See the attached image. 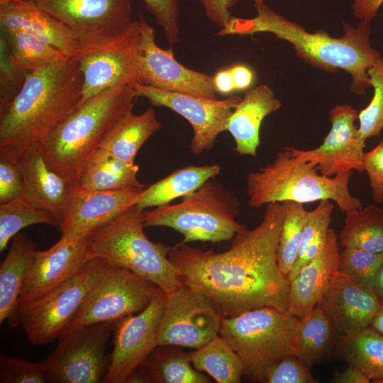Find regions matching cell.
<instances>
[{"label":"cell","instance_id":"cell-1","mask_svg":"<svg viewBox=\"0 0 383 383\" xmlns=\"http://www.w3.org/2000/svg\"><path fill=\"white\" fill-rule=\"evenodd\" d=\"M284 216L282 202L268 204L261 222L239 231L224 252L182 243L169 247L180 283L204 296L222 318L261 307L288 311L289 281L277 257Z\"/></svg>","mask_w":383,"mask_h":383},{"label":"cell","instance_id":"cell-2","mask_svg":"<svg viewBox=\"0 0 383 383\" xmlns=\"http://www.w3.org/2000/svg\"><path fill=\"white\" fill-rule=\"evenodd\" d=\"M83 76L79 60L67 57L25 74L20 89L0 114V157L16 162L42 150L76 110Z\"/></svg>","mask_w":383,"mask_h":383},{"label":"cell","instance_id":"cell-3","mask_svg":"<svg viewBox=\"0 0 383 383\" xmlns=\"http://www.w3.org/2000/svg\"><path fill=\"white\" fill-rule=\"evenodd\" d=\"M255 9L257 14L253 18L231 16L217 35L272 33L289 43L299 57L311 66L326 72H347L352 77L350 87L353 93L365 94L371 87L367 72L382 55L371 44L370 22L360 21L353 26L343 21L344 35L334 38L323 30L309 32L265 3L255 4Z\"/></svg>","mask_w":383,"mask_h":383},{"label":"cell","instance_id":"cell-4","mask_svg":"<svg viewBox=\"0 0 383 383\" xmlns=\"http://www.w3.org/2000/svg\"><path fill=\"white\" fill-rule=\"evenodd\" d=\"M138 98L132 87L121 85L105 89L78 106L42 150L49 167L70 187L78 185L87 162L109 130L133 111Z\"/></svg>","mask_w":383,"mask_h":383},{"label":"cell","instance_id":"cell-5","mask_svg":"<svg viewBox=\"0 0 383 383\" xmlns=\"http://www.w3.org/2000/svg\"><path fill=\"white\" fill-rule=\"evenodd\" d=\"M352 174L349 172L333 177L324 176L313 165L293 157L284 148L272 162L248 174V205L256 209L272 202L304 204L328 199L346 215L362 207L360 199L349 190Z\"/></svg>","mask_w":383,"mask_h":383},{"label":"cell","instance_id":"cell-6","mask_svg":"<svg viewBox=\"0 0 383 383\" xmlns=\"http://www.w3.org/2000/svg\"><path fill=\"white\" fill-rule=\"evenodd\" d=\"M142 212L135 204L94 231L89 238V259L101 258L129 270L167 295L182 284L168 257L169 247L145 234Z\"/></svg>","mask_w":383,"mask_h":383},{"label":"cell","instance_id":"cell-7","mask_svg":"<svg viewBox=\"0 0 383 383\" xmlns=\"http://www.w3.org/2000/svg\"><path fill=\"white\" fill-rule=\"evenodd\" d=\"M237 198L215 178L206 182L181 202L143 211L145 227L164 226L180 233L182 243L229 240L245 226L238 223Z\"/></svg>","mask_w":383,"mask_h":383},{"label":"cell","instance_id":"cell-8","mask_svg":"<svg viewBox=\"0 0 383 383\" xmlns=\"http://www.w3.org/2000/svg\"><path fill=\"white\" fill-rule=\"evenodd\" d=\"M299 318L288 311L261 307L222 318L219 335L242 361L244 375L264 382L267 370L288 355H296Z\"/></svg>","mask_w":383,"mask_h":383},{"label":"cell","instance_id":"cell-9","mask_svg":"<svg viewBox=\"0 0 383 383\" xmlns=\"http://www.w3.org/2000/svg\"><path fill=\"white\" fill-rule=\"evenodd\" d=\"M96 260L93 284L70 326L114 323L145 309L160 289L126 268L101 258Z\"/></svg>","mask_w":383,"mask_h":383},{"label":"cell","instance_id":"cell-10","mask_svg":"<svg viewBox=\"0 0 383 383\" xmlns=\"http://www.w3.org/2000/svg\"><path fill=\"white\" fill-rule=\"evenodd\" d=\"M74 34L81 55L105 48L128 30L131 0H29Z\"/></svg>","mask_w":383,"mask_h":383},{"label":"cell","instance_id":"cell-11","mask_svg":"<svg viewBox=\"0 0 383 383\" xmlns=\"http://www.w3.org/2000/svg\"><path fill=\"white\" fill-rule=\"evenodd\" d=\"M113 323L70 326L55 350L43 362L48 382H102L109 365L106 348Z\"/></svg>","mask_w":383,"mask_h":383},{"label":"cell","instance_id":"cell-12","mask_svg":"<svg viewBox=\"0 0 383 383\" xmlns=\"http://www.w3.org/2000/svg\"><path fill=\"white\" fill-rule=\"evenodd\" d=\"M92 259L78 274L32 301L19 303L20 323L28 340L44 345L57 340L79 313L95 278Z\"/></svg>","mask_w":383,"mask_h":383},{"label":"cell","instance_id":"cell-13","mask_svg":"<svg viewBox=\"0 0 383 383\" xmlns=\"http://www.w3.org/2000/svg\"><path fill=\"white\" fill-rule=\"evenodd\" d=\"M167 299L161 289L140 312L113 323V350L104 383H126L158 345L160 322Z\"/></svg>","mask_w":383,"mask_h":383},{"label":"cell","instance_id":"cell-14","mask_svg":"<svg viewBox=\"0 0 383 383\" xmlns=\"http://www.w3.org/2000/svg\"><path fill=\"white\" fill-rule=\"evenodd\" d=\"M221 320L204 296L181 284L167 295L158 345L198 349L219 335Z\"/></svg>","mask_w":383,"mask_h":383},{"label":"cell","instance_id":"cell-15","mask_svg":"<svg viewBox=\"0 0 383 383\" xmlns=\"http://www.w3.org/2000/svg\"><path fill=\"white\" fill-rule=\"evenodd\" d=\"M138 20L140 84L161 90L216 99L213 76L180 64L175 59L172 47L163 49L156 43L155 29L142 15Z\"/></svg>","mask_w":383,"mask_h":383},{"label":"cell","instance_id":"cell-16","mask_svg":"<svg viewBox=\"0 0 383 383\" xmlns=\"http://www.w3.org/2000/svg\"><path fill=\"white\" fill-rule=\"evenodd\" d=\"M138 97H145L155 106L168 108L184 118L192 126L193 137L190 150L199 155L210 150L218 135L226 131L227 123L242 99L233 96L218 100L161 90L150 86H131Z\"/></svg>","mask_w":383,"mask_h":383},{"label":"cell","instance_id":"cell-17","mask_svg":"<svg viewBox=\"0 0 383 383\" xmlns=\"http://www.w3.org/2000/svg\"><path fill=\"white\" fill-rule=\"evenodd\" d=\"M357 110L348 104L336 105L329 111L331 128L322 144L312 150L286 146L291 155L313 165L327 177L343 174L353 170L364 172L363 155L365 141L359 135L355 121Z\"/></svg>","mask_w":383,"mask_h":383},{"label":"cell","instance_id":"cell-18","mask_svg":"<svg viewBox=\"0 0 383 383\" xmlns=\"http://www.w3.org/2000/svg\"><path fill=\"white\" fill-rule=\"evenodd\" d=\"M139 33V20H133L128 30L116 42L78 58L83 84L77 107L109 88L121 85L131 87L140 83Z\"/></svg>","mask_w":383,"mask_h":383},{"label":"cell","instance_id":"cell-19","mask_svg":"<svg viewBox=\"0 0 383 383\" xmlns=\"http://www.w3.org/2000/svg\"><path fill=\"white\" fill-rule=\"evenodd\" d=\"M91 232L61 235L45 250H37L33 265L24 282L19 303L35 299L78 274L89 259V238Z\"/></svg>","mask_w":383,"mask_h":383},{"label":"cell","instance_id":"cell-20","mask_svg":"<svg viewBox=\"0 0 383 383\" xmlns=\"http://www.w3.org/2000/svg\"><path fill=\"white\" fill-rule=\"evenodd\" d=\"M147 186L113 190L69 187L60 226L61 235L93 232L135 205Z\"/></svg>","mask_w":383,"mask_h":383},{"label":"cell","instance_id":"cell-21","mask_svg":"<svg viewBox=\"0 0 383 383\" xmlns=\"http://www.w3.org/2000/svg\"><path fill=\"white\" fill-rule=\"evenodd\" d=\"M382 304L374 289L362 286L338 271L318 305L340 335L370 327Z\"/></svg>","mask_w":383,"mask_h":383},{"label":"cell","instance_id":"cell-22","mask_svg":"<svg viewBox=\"0 0 383 383\" xmlns=\"http://www.w3.org/2000/svg\"><path fill=\"white\" fill-rule=\"evenodd\" d=\"M1 30H21L51 45L67 57L79 58L74 34L62 22L29 0H0Z\"/></svg>","mask_w":383,"mask_h":383},{"label":"cell","instance_id":"cell-23","mask_svg":"<svg viewBox=\"0 0 383 383\" xmlns=\"http://www.w3.org/2000/svg\"><path fill=\"white\" fill-rule=\"evenodd\" d=\"M339 255L338 236L330 228L321 252L289 281L288 312L301 318L321 302L338 271Z\"/></svg>","mask_w":383,"mask_h":383},{"label":"cell","instance_id":"cell-24","mask_svg":"<svg viewBox=\"0 0 383 383\" xmlns=\"http://www.w3.org/2000/svg\"><path fill=\"white\" fill-rule=\"evenodd\" d=\"M280 107V101L265 84L257 86L245 94L229 117L226 128L234 139L235 150L238 155L257 157L261 123Z\"/></svg>","mask_w":383,"mask_h":383},{"label":"cell","instance_id":"cell-25","mask_svg":"<svg viewBox=\"0 0 383 383\" xmlns=\"http://www.w3.org/2000/svg\"><path fill=\"white\" fill-rule=\"evenodd\" d=\"M16 162L23 181L22 195L35 207L50 213L60 226L70 186L49 167L39 150L22 155Z\"/></svg>","mask_w":383,"mask_h":383},{"label":"cell","instance_id":"cell-26","mask_svg":"<svg viewBox=\"0 0 383 383\" xmlns=\"http://www.w3.org/2000/svg\"><path fill=\"white\" fill-rule=\"evenodd\" d=\"M36 244L26 235L18 233L11 240L7 255L0 265V323L11 327L20 323L21 292L34 262Z\"/></svg>","mask_w":383,"mask_h":383},{"label":"cell","instance_id":"cell-27","mask_svg":"<svg viewBox=\"0 0 383 383\" xmlns=\"http://www.w3.org/2000/svg\"><path fill=\"white\" fill-rule=\"evenodd\" d=\"M161 127L152 108L138 115L131 111L109 130L99 148L123 161L135 163L140 148Z\"/></svg>","mask_w":383,"mask_h":383},{"label":"cell","instance_id":"cell-28","mask_svg":"<svg viewBox=\"0 0 383 383\" xmlns=\"http://www.w3.org/2000/svg\"><path fill=\"white\" fill-rule=\"evenodd\" d=\"M221 172L218 165H189L179 169L157 182L147 186L136 204L141 211L150 207L170 204L179 197L187 196Z\"/></svg>","mask_w":383,"mask_h":383},{"label":"cell","instance_id":"cell-29","mask_svg":"<svg viewBox=\"0 0 383 383\" xmlns=\"http://www.w3.org/2000/svg\"><path fill=\"white\" fill-rule=\"evenodd\" d=\"M336 334L331 320L317 305L299 320L295 333L296 355L310 367L323 363L336 345Z\"/></svg>","mask_w":383,"mask_h":383},{"label":"cell","instance_id":"cell-30","mask_svg":"<svg viewBox=\"0 0 383 383\" xmlns=\"http://www.w3.org/2000/svg\"><path fill=\"white\" fill-rule=\"evenodd\" d=\"M139 167L123 161L99 148L87 162L78 185L91 190H113L144 185L137 174Z\"/></svg>","mask_w":383,"mask_h":383},{"label":"cell","instance_id":"cell-31","mask_svg":"<svg viewBox=\"0 0 383 383\" xmlns=\"http://www.w3.org/2000/svg\"><path fill=\"white\" fill-rule=\"evenodd\" d=\"M335 349L342 360L360 369L372 382L383 379V334L371 326L338 335Z\"/></svg>","mask_w":383,"mask_h":383},{"label":"cell","instance_id":"cell-32","mask_svg":"<svg viewBox=\"0 0 383 383\" xmlns=\"http://www.w3.org/2000/svg\"><path fill=\"white\" fill-rule=\"evenodd\" d=\"M151 382L209 383L210 379L193 366L190 353L182 347L158 345L141 365Z\"/></svg>","mask_w":383,"mask_h":383},{"label":"cell","instance_id":"cell-33","mask_svg":"<svg viewBox=\"0 0 383 383\" xmlns=\"http://www.w3.org/2000/svg\"><path fill=\"white\" fill-rule=\"evenodd\" d=\"M338 240L343 248L382 252L383 209L372 204L346 214Z\"/></svg>","mask_w":383,"mask_h":383},{"label":"cell","instance_id":"cell-34","mask_svg":"<svg viewBox=\"0 0 383 383\" xmlns=\"http://www.w3.org/2000/svg\"><path fill=\"white\" fill-rule=\"evenodd\" d=\"M196 370L204 372L218 383H239L244 375L241 360L220 335L190 353Z\"/></svg>","mask_w":383,"mask_h":383},{"label":"cell","instance_id":"cell-35","mask_svg":"<svg viewBox=\"0 0 383 383\" xmlns=\"http://www.w3.org/2000/svg\"><path fill=\"white\" fill-rule=\"evenodd\" d=\"M2 32L13 61L25 73L67 57L51 45L28 33L21 30Z\"/></svg>","mask_w":383,"mask_h":383},{"label":"cell","instance_id":"cell-36","mask_svg":"<svg viewBox=\"0 0 383 383\" xmlns=\"http://www.w3.org/2000/svg\"><path fill=\"white\" fill-rule=\"evenodd\" d=\"M35 224L60 228L57 219L49 212L33 206L23 195L0 204V251H4L21 230Z\"/></svg>","mask_w":383,"mask_h":383},{"label":"cell","instance_id":"cell-37","mask_svg":"<svg viewBox=\"0 0 383 383\" xmlns=\"http://www.w3.org/2000/svg\"><path fill=\"white\" fill-rule=\"evenodd\" d=\"M332 201L321 200L310 213L306 223L295 263L288 274L292 280L307 263L314 259L322 250L326 243L331 213Z\"/></svg>","mask_w":383,"mask_h":383},{"label":"cell","instance_id":"cell-38","mask_svg":"<svg viewBox=\"0 0 383 383\" xmlns=\"http://www.w3.org/2000/svg\"><path fill=\"white\" fill-rule=\"evenodd\" d=\"M284 216L277 250V263L281 272L288 278L297 257L303 231L310 211L304 204L282 202Z\"/></svg>","mask_w":383,"mask_h":383},{"label":"cell","instance_id":"cell-39","mask_svg":"<svg viewBox=\"0 0 383 383\" xmlns=\"http://www.w3.org/2000/svg\"><path fill=\"white\" fill-rule=\"evenodd\" d=\"M383 264L382 252H370L344 248L340 252L338 270L355 282L374 289L377 273Z\"/></svg>","mask_w":383,"mask_h":383},{"label":"cell","instance_id":"cell-40","mask_svg":"<svg viewBox=\"0 0 383 383\" xmlns=\"http://www.w3.org/2000/svg\"><path fill=\"white\" fill-rule=\"evenodd\" d=\"M370 83L373 96L369 104L358 113L359 135L365 141L380 135L383 130V56L369 69Z\"/></svg>","mask_w":383,"mask_h":383},{"label":"cell","instance_id":"cell-41","mask_svg":"<svg viewBox=\"0 0 383 383\" xmlns=\"http://www.w3.org/2000/svg\"><path fill=\"white\" fill-rule=\"evenodd\" d=\"M0 382H48L45 365L43 361L40 362H31L4 354H1Z\"/></svg>","mask_w":383,"mask_h":383},{"label":"cell","instance_id":"cell-42","mask_svg":"<svg viewBox=\"0 0 383 383\" xmlns=\"http://www.w3.org/2000/svg\"><path fill=\"white\" fill-rule=\"evenodd\" d=\"M310 367L296 355H288L272 365L265 372L267 383H316Z\"/></svg>","mask_w":383,"mask_h":383},{"label":"cell","instance_id":"cell-43","mask_svg":"<svg viewBox=\"0 0 383 383\" xmlns=\"http://www.w3.org/2000/svg\"><path fill=\"white\" fill-rule=\"evenodd\" d=\"M146 10L153 16L155 23L172 46L180 42L178 18L179 0H143Z\"/></svg>","mask_w":383,"mask_h":383},{"label":"cell","instance_id":"cell-44","mask_svg":"<svg viewBox=\"0 0 383 383\" xmlns=\"http://www.w3.org/2000/svg\"><path fill=\"white\" fill-rule=\"evenodd\" d=\"M23 181L17 163L0 157V204L22 195Z\"/></svg>","mask_w":383,"mask_h":383},{"label":"cell","instance_id":"cell-45","mask_svg":"<svg viewBox=\"0 0 383 383\" xmlns=\"http://www.w3.org/2000/svg\"><path fill=\"white\" fill-rule=\"evenodd\" d=\"M363 167L369 178L372 201L383 204V141L369 152H365Z\"/></svg>","mask_w":383,"mask_h":383},{"label":"cell","instance_id":"cell-46","mask_svg":"<svg viewBox=\"0 0 383 383\" xmlns=\"http://www.w3.org/2000/svg\"><path fill=\"white\" fill-rule=\"evenodd\" d=\"M239 0H199L210 21L222 28L231 18V9Z\"/></svg>","mask_w":383,"mask_h":383},{"label":"cell","instance_id":"cell-47","mask_svg":"<svg viewBox=\"0 0 383 383\" xmlns=\"http://www.w3.org/2000/svg\"><path fill=\"white\" fill-rule=\"evenodd\" d=\"M383 0H353V14L360 21L370 22L379 13Z\"/></svg>","mask_w":383,"mask_h":383},{"label":"cell","instance_id":"cell-48","mask_svg":"<svg viewBox=\"0 0 383 383\" xmlns=\"http://www.w3.org/2000/svg\"><path fill=\"white\" fill-rule=\"evenodd\" d=\"M235 91H241L249 88L253 83L254 72L244 65H235L229 68Z\"/></svg>","mask_w":383,"mask_h":383},{"label":"cell","instance_id":"cell-49","mask_svg":"<svg viewBox=\"0 0 383 383\" xmlns=\"http://www.w3.org/2000/svg\"><path fill=\"white\" fill-rule=\"evenodd\" d=\"M370 379L358 367L348 365V367L335 372L331 379L333 383H369Z\"/></svg>","mask_w":383,"mask_h":383},{"label":"cell","instance_id":"cell-50","mask_svg":"<svg viewBox=\"0 0 383 383\" xmlns=\"http://www.w3.org/2000/svg\"><path fill=\"white\" fill-rule=\"evenodd\" d=\"M213 85L216 92L222 94L235 91L229 69L220 70L213 76Z\"/></svg>","mask_w":383,"mask_h":383},{"label":"cell","instance_id":"cell-51","mask_svg":"<svg viewBox=\"0 0 383 383\" xmlns=\"http://www.w3.org/2000/svg\"><path fill=\"white\" fill-rule=\"evenodd\" d=\"M374 289L383 302V264L380 267L374 284Z\"/></svg>","mask_w":383,"mask_h":383},{"label":"cell","instance_id":"cell-52","mask_svg":"<svg viewBox=\"0 0 383 383\" xmlns=\"http://www.w3.org/2000/svg\"><path fill=\"white\" fill-rule=\"evenodd\" d=\"M370 326L383 334V304L374 318Z\"/></svg>","mask_w":383,"mask_h":383},{"label":"cell","instance_id":"cell-53","mask_svg":"<svg viewBox=\"0 0 383 383\" xmlns=\"http://www.w3.org/2000/svg\"><path fill=\"white\" fill-rule=\"evenodd\" d=\"M255 3V4H259L262 3H265V0H252Z\"/></svg>","mask_w":383,"mask_h":383},{"label":"cell","instance_id":"cell-54","mask_svg":"<svg viewBox=\"0 0 383 383\" xmlns=\"http://www.w3.org/2000/svg\"><path fill=\"white\" fill-rule=\"evenodd\" d=\"M379 383H383V379L380 380Z\"/></svg>","mask_w":383,"mask_h":383}]
</instances>
